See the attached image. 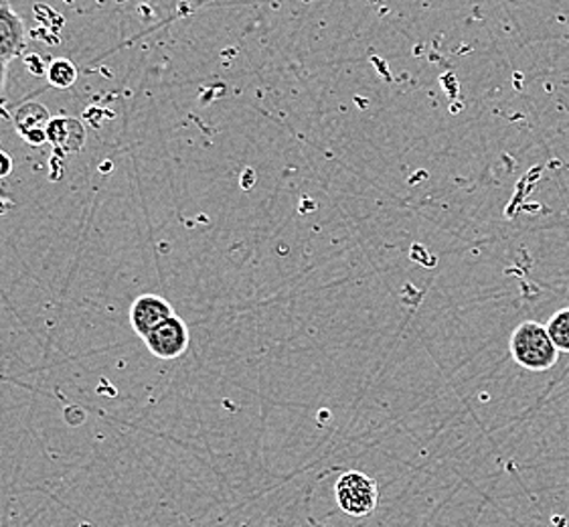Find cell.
I'll list each match as a JSON object with an SVG mask.
<instances>
[{"instance_id": "6da1fadb", "label": "cell", "mask_w": 569, "mask_h": 527, "mask_svg": "<svg viewBox=\"0 0 569 527\" xmlns=\"http://www.w3.org/2000/svg\"><path fill=\"white\" fill-rule=\"evenodd\" d=\"M512 361L527 371L541 374L558 364L559 349L551 341L546 325L537 321H523L517 325L509 339Z\"/></svg>"}, {"instance_id": "7a4b0ae2", "label": "cell", "mask_w": 569, "mask_h": 527, "mask_svg": "<svg viewBox=\"0 0 569 527\" xmlns=\"http://www.w3.org/2000/svg\"><path fill=\"white\" fill-rule=\"evenodd\" d=\"M337 504L347 516L367 517L379 504V487L376 479L359 470H347L335 485Z\"/></svg>"}, {"instance_id": "3957f363", "label": "cell", "mask_w": 569, "mask_h": 527, "mask_svg": "<svg viewBox=\"0 0 569 527\" xmlns=\"http://www.w3.org/2000/svg\"><path fill=\"white\" fill-rule=\"evenodd\" d=\"M144 344L149 347L150 354L159 359H177L189 347V329L182 319L172 315L144 337Z\"/></svg>"}, {"instance_id": "277c9868", "label": "cell", "mask_w": 569, "mask_h": 527, "mask_svg": "<svg viewBox=\"0 0 569 527\" xmlns=\"http://www.w3.org/2000/svg\"><path fill=\"white\" fill-rule=\"evenodd\" d=\"M24 49L23 19L12 11L9 0H0V68H9Z\"/></svg>"}, {"instance_id": "5b68a950", "label": "cell", "mask_w": 569, "mask_h": 527, "mask_svg": "<svg viewBox=\"0 0 569 527\" xmlns=\"http://www.w3.org/2000/svg\"><path fill=\"white\" fill-rule=\"evenodd\" d=\"M53 118L49 115L43 103L39 102H24L14 110L12 122L17 132L21 135L27 145L31 147H41L47 142V128Z\"/></svg>"}, {"instance_id": "8992f818", "label": "cell", "mask_w": 569, "mask_h": 527, "mask_svg": "<svg viewBox=\"0 0 569 527\" xmlns=\"http://www.w3.org/2000/svg\"><path fill=\"white\" fill-rule=\"evenodd\" d=\"M172 307L159 297V295H142L134 300L132 309H130V321L134 331L144 339L149 332L154 331L160 322L167 321L172 317Z\"/></svg>"}, {"instance_id": "52a82bcc", "label": "cell", "mask_w": 569, "mask_h": 527, "mask_svg": "<svg viewBox=\"0 0 569 527\" xmlns=\"http://www.w3.org/2000/svg\"><path fill=\"white\" fill-rule=\"evenodd\" d=\"M86 128L80 120L69 116H58L49 122L47 128V142L51 147L66 152H78L86 147Z\"/></svg>"}, {"instance_id": "ba28073f", "label": "cell", "mask_w": 569, "mask_h": 527, "mask_svg": "<svg viewBox=\"0 0 569 527\" xmlns=\"http://www.w3.org/2000/svg\"><path fill=\"white\" fill-rule=\"evenodd\" d=\"M47 81L59 88V90H68L71 88L76 80H78V68L73 66V61H69L66 58L53 59L49 66H47Z\"/></svg>"}, {"instance_id": "9c48e42d", "label": "cell", "mask_w": 569, "mask_h": 527, "mask_svg": "<svg viewBox=\"0 0 569 527\" xmlns=\"http://www.w3.org/2000/svg\"><path fill=\"white\" fill-rule=\"evenodd\" d=\"M546 329L559 354H569V307L553 312L551 319L547 321Z\"/></svg>"}, {"instance_id": "30bf717a", "label": "cell", "mask_w": 569, "mask_h": 527, "mask_svg": "<svg viewBox=\"0 0 569 527\" xmlns=\"http://www.w3.org/2000/svg\"><path fill=\"white\" fill-rule=\"evenodd\" d=\"M12 172V159L4 152V150H0V179H4V177H9Z\"/></svg>"}, {"instance_id": "8fae6325", "label": "cell", "mask_w": 569, "mask_h": 527, "mask_svg": "<svg viewBox=\"0 0 569 527\" xmlns=\"http://www.w3.org/2000/svg\"><path fill=\"white\" fill-rule=\"evenodd\" d=\"M4 80H7V69L0 68V93L4 90Z\"/></svg>"}, {"instance_id": "7c38bea8", "label": "cell", "mask_w": 569, "mask_h": 527, "mask_svg": "<svg viewBox=\"0 0 569 527\" xmlns=\"http://www.w3.org/2000/svg\"><path fill=\"white\" fill-rule=\"evenodd\" d=\"M0 96H2V93H0Z\"/></svg>"}]
</instances>
